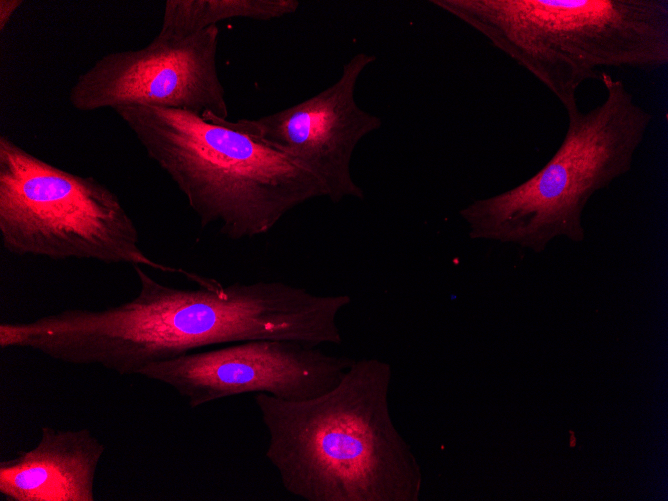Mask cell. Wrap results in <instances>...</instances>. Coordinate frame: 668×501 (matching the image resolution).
<instances>
[{"label": "cell", "mask_w": 668, "mask_h": 501, "mask_svg": "<svg viewBox=\"0 0 668 501\" xmlns=\"http://www.w3.org/2000/svg\"><path fill=\"white\" fill-rule=\"evenodd\" d=\"M354 359L294 341L258 339L194 351L145 366L139 375L174 389L189 407L266 393L287 401L335 387Z\"/></svg>", "instance_id": "52a82bcc"}, {"label": "cell", "mask_w": 668, "mask_h": 501, "mask_svg": "<svg viewBox=\"0 0 668 501\" xmlns=\"http://www.w3.org/2000/svg\"><path fill=\"white\" fill-rule=\"evenodd\" d=\"M483 34L563 107L603 68L668 63L667 0H431Z\"/></svg>", "instance_id": "3957f363"}, {"label": "cell", "mask_w": 668, "mask_h": 501, "mask_svg": "<svg viewBox=\"0 0 668 501\" xmlns=\"http://www.w3.org/2000/svg\"><path fill=\"white\" fill-rule=\"evenodd\" d=\"M23 4L22 0H0V31L3 32L17 9Z\"/></svg>", "instance_id": "8fae6325"}, {"label": "cell", "mask_w": 668, "mask_h": 501, "mask_svg": "<svg viewBox=\"0 0 668 501\" xmlns=\"http://www.w3.org/2000/svg\"><path fill=\"white\" fill-rule=\"evenodd\" d=\"M570 433V442H569V447H574L576 445V438L575 434L573 431H569Z\"/></svg>", "instance_id": "7c38bea8"}, {"label": "cell", "mask_w": 668, "mask_h": 501, "mask_svg": "<svg viewBox=\"0 0 668 501\" xmlns=\"http://www.w3.org/2000/svg\"><path fill=\"white\" fill-rule=\"evenodd\" d=\"M184 195L202 228L230 240L271 231L292 209L326 197L320 182L228 118L144 105L114 110Z\"/></svg>", "instance_id": "7a4b0ae2"}, {"label": "cell", "mask_w": 668, "mask_h": 501, "mask_svg": "<svg viewBox=\"0 0 668 501\" xmlns=\"http://www.w3.org/2000/svg\"><path fill=\"white\" fill-rule=\"evenodd\" d=\"M391 365L354 360L326 393L287 401L256 393L266 458L306 501H419L422 467L394 424Z\"/></svg>", "instance_id": "6da1fadb"}, {"label": "cell", "mask_w": 668, "mask_h": 501, "mask_svg": "<svg viewBox=\"0 0 668 501\" xmlns=\"http://www.w3.org/2000/svg\"><path fill=\"white\" fill-rule=\"evenodd\" d=\"M299 5L297 0H167L158 34L183 39L228 19H278Z\"/></svg>", "instance_id": "30bf717a"}, {"label": "cell", "mask_w": 668, "mask_h": 501, "mask_svg": "<svg viewBox=\"0 0 668 501\" xmlns=\"http://www.w3.org/2000/svg\"><path fill=\"white\" fill-rule=\"evenodd\" d=\"M375 60L374 55L359 52L342 66L334 83L314 96L272 114L229 123L311 173L333 203L364 199L352 176V157L360 141L378 130L382 120L357 104L355 90L361 74Z\"/></svg>", "instance_id": "ba28073f"}, {"label": "cell", "mask_w": 668, "mask_h": 501, "mask_svg": "<svg viewBox=\"0 0 668 501\" xmlns=\"http://www.w3.org/2000/svg\"><path fill=\"white\" fill-rule=\"evenodd\" d=\"M105 445L90 430L41 428L35 447L0 462V494L7 501H94Z\"/></svg>", "instance_id": "9c48e42d"}, {"label": "cell", "mask_w": 668, "mask_h": 501, "mask_svg": "<svg viewBox=\"0 0 668 501\" xmlns=\"http://www.w3.org/2000/svg\"><path fill=\"white\" fill-rule=\"evenodd\" d=\"M218 39L213 26L183 39L157 34L142 48L107 53L78 75L68 101L79 112L144 105L228 118Z\"/></svg>", "instance_id": "8992f818"}, {"label": "cell", "mask_w": 668, "mask_h": 501, "mask_svg": "<svg viewBox=\"0 0 668 501\" xmlns=\"http://www.w3.org/2000/svg\"><path fill=\"white\" fill-rule=\"evenodd\" d=\"M0 239L20 257L146 266L198 286L209 281L151 259L133 218L105 184L57 167L7 135L0 136Z\"/></svg>", "instance_id": "5b68a950"}, {"label": "cell", "mask_w": 668, "mask_h": 501, "mask_svg": "<svg viewBox=\"0 0 668 501\" xmlns=\"http://www.w3.org/2000/svg\"><path fill=\"white\" fill-rule=\"evenodd\" d=\"M604 101L583 112L567 105L568 128L551 159L523 183L460 210L476 240L542 252L558 237L585 238L583 212L591 197L630 171L653 120L625 84L605 71Z\"/></svg>", "instance_id": "277c9868"}]
</instances>
